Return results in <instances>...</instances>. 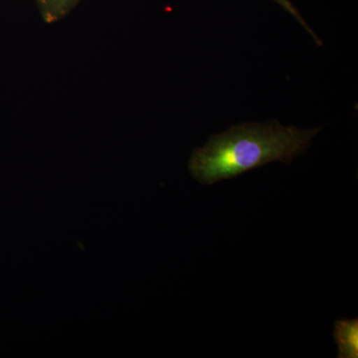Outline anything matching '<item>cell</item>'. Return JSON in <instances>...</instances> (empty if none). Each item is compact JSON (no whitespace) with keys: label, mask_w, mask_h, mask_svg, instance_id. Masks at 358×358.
I'll list each match as a JSON object with an SVG mask.
<instances>
[{"label":"cell","mask_w":358,"mask_h":358,"mask_svg":"<svg viewBox=\"0 0 358 358\" xmlns=\"http://www.w3.org/2000/svg\"><path fill=\"white\" fill-rule=\"evenodd\" d=\"M320 131L284 127L278 121L238 124L195 148L188 169L199 182L211 185L271 162L291 164L308 150Z\"/></svg>","instance_id":"1"},{"label":"cell","mask_w":358,"mask_h":358,"mask_svg":"<svg viewBox=\"0 0 358 358\" xmlns=\"http://www.w3.org/2000/svg\"><path fill=\"white\" fill-rule=\"evenodd\" d=\"M334 339L339 358L358 357V320H341L334 324Z\"/></svg>","instance_id":"2"},{"label":"cell","mask_w":358,"mask_h":358,"mask_svg":"<svg viewBox=\"0 0 358 358\" xmlns=\"http://www.w3.org/2000/svg\"><path fill=\"white\" fill-rule=\"evenodd\" d=\"M81 0H37L40 15L48 24L64 18Z\"/></svg>","instance_id":"3"},{"label":"cell","mask_w":358,"mask_h":358,"mask_svg":"<svg viewBox=\"0 0 358 358\" xmlns=\"http://www.w3.org/2000/svg\"><path fill=\"white\" fill-rule=\"evenodd\" d=\"M273 1H275V3L279 4V6H281L285 11H287V13L291 14L292 16H294V20L298 21V22L300 23V24L303 26V27L305 28V29L307 30L308 33H310V36L315 39V43L320 45V46H322V40H320L319 37L315 34V32L310 29V26H308V23L306 22L305 20H303V16L301 15L300 13H299L298 9L296 8V6H294V4L289 1V0H273Z\"/></svg>","instance_id":"4"}]
</instances>
